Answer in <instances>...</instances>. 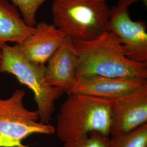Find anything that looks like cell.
I'll return each instance as SVG.
<instances>
[{
	"mask_svg": "<svg viewBox=\"0 0 147 147\" xmlns=\"http://www.w3.org/2000/svg\"><path fill=\"white\" fill-rule=\"evenodd\" d=\"M73 41L78 55L77 77L96 75L147 79V63L128 58L124 47L114 33L106 31L93 39Z\"/></svg>",
	"mask_w": 147,
	"mask_h": 147,
	"instance_id": "cell-1",
	"label": "cell"
},
{
	"mask_svg": "<svg viewBox=\"0 0 147 147\" xmlns=\"http://www.w3.org/2000/svg\"><path fill=\"white\" fill-rule=\"evenodd\" d=\"M61 105L55 132L65 143L98 132L110 137L111 100L88 95L71 93Z\"/></svg>",
	"mask_w": 147,
	"mask_h": 147,
	"instance_id": "cell-2",
	"label": "cell"
},
{
	"mask_svg": "<svg viewBox=\"0 0 147 147\" xmlns=\"http://www.w3.org/2000/svg\"><path fill=\"white\" fill-rule=\"evenodd\" d=\"M53 25L75 40H88L107 31L111 8L106 0H53Z\"/></svg>",
	"mask_w": 147,
	"mask_h": 147,
	"instance_id": "cell-3",
	"label": "cell"
},
{
	"mask_svg": "<svg viewBox=\"0 0 147 147\" xmlns=\"http://www.w3.org/2000/svg\"><path fill=\"white\" fill-rule=\"evenodd\" d=\"M0 73L12 74L21 84L31 90L37 104L39 121L49 124L55 110V102L64 92L48 84L46 80V65L27 59L17 44L11 46L3 44L0 47Z\"/></svg>",
	"mask_w": 147,
	"mask_h": 147,
	"instance_id": "cell-4",
	"label": "cell"
},
{
	"mask_svg": "<svg viewBox=\"0 0 147 147\" xmlns=\"http://www.w3.org/2000/svg\"><path fill=\"white\" fill-rule=\"evenodd\" d=\"M25 91L17 89L10 98H0V147H27L22 142L32 134L53 135L55 128L39 121L37 110L24 106Z\"/></svg>",
	"mask_w": 147,
	"mask_h": 147,
	"instance_id": "cell-5",
	"label": "cell"
},
{
	"mask_svg": "<svg viewBox=\"0 0 147 147\" xmlns=\"http://www.w3.org/2000/svg\"><path fill=\"white\" fill-rule=\"evenodd\" d=\"M147 30L144 21L132 20L128 9L116 5L111 8L107 31L112 32L118 37L128 58L138 62L147 63Z\"/></svg>",
	"mask_w": 147,
	"mask_h": 147,
	"instance_id": "cell-6",
	"label": "cell"
},
{
	"mask_svg": "<svg viewBox=\"0 0 147 147\" xmlns=\"http://www.w3.org/2000/svg\"><path fill=\"white\" fill-rule=\"evenodd\" d=\"M111 102L110 136L127 133L147 124V84Z\"/></svg>",
	"mask_w": 147,
	"mask_h": 147,
	"instance_id": "cell-7",
	"label": "cell"
},
{
	"mask_svg": "<svg viewBox=\"0 0 147 147\" xmlns=\"http://www.w3.org/2000/svg\"><path fill=\"white\" fill-rule=\"evenodd\" d=\"M147 84V79L140 78L81 76L76 78L70 94L80 93L114 100L129 94Z\"/></svg>",
	"mask_w": 147,
	"mask_h": 147,
	"instance_id": "cell-8",
	"label": "cell"
},
{
	"mask_svg": "<svg viewBox=\"0 0 147 147\" xmlns=\"http://www.w3.org/2000/svg\"><path fill=\"white\" fill-rule=\"evenodd\" d=\"M67 36L53 24L42 21L33 32L18 45L22 55L32 62L45 65Z\"/></svg>",
	"mask_w": 147,
	"mask_h": 147,
	"instance_id": "cell-9",
	"label": "cell"
},
{
	"mask_svg": "<svg viewBox=\"0 0 147 147\" xmlns=\"http://www.w3.org/2000/svg\"><path fill=\"white\" fill-rule=\"evenodd\" d=\"M47 63L46 80L48 84L69 94L76 80L78 65V55L72 38L66 36Z\"/></svg>",
	"mask_w": 147,
	"mask_h": 147,
	"instance_id": "cell-10",
	"label": "cell"
},
{
	"mask_svg": "<svg viewBox=\"0 0 147 147\" xmlns=\"http://www.w3.org/2000/svg\"><path fill=\"white\" fill-rule=\"evenodd\" d=\"M34 28L24 21L16 5L0 0V47L8 42L20 44Z\"/></svg>",
	"mask_w": 147,
	"mask_h": 147,
	"instance_id": "cell-11",
	"label": "cell"
},
{
	"mask_svg": "<svg viewBox=\"0 0 147 147\" xmlns=\"http://www.w3.org/2000/svg\"><path fill=\"white\" fill-rule=\"evenodd\" d=\"M109 147H147V124L127 133L111 136Z\"/></svg>",
	"mask_w": 147,
	"mask_h": 147,
	"instance_id": "cell-12",
	"label": "cell"
},
{
	"mask_svg": "<svg viewBox=\"0 0 147 147\" xmlns=\"http://www.w3.org/2000/svg\"><path fill=\"white\" fill-rule=\"evenodd\" d=\"M18 8L21 16L27 25H36V14L39 7L47 0H11Z\"/></svg>",
	"mask_w": 147,
	"mask_h": 147,
	"instance_id": "cell-13",
	"label": "cell"
},
{
	"mask_svg": "<svg viewBox=\"0 0 147 147\" xmlns=\"http://www.w3.org/2000/svg\"><path fill=\"white\" fill-rule=\"evenodd\" d=\"M109 138L99 132H93L81 139L64 143L63 147H109Z\"/></svg>",
	"mask_w": 147,
	"mask_h": 147,
	"instance_id": "cell-14",
	"label": "cell"
},
{
	"mask_svg": "<svg viewBox=\"0 0 147 147\" xmlns=\"http://www.w3.org/2000/svg\"><path fill=\"white\" fill-rule=\"evenodd\" d=\"M141 1L146 6L147 5V0H117V3L116 5L123 9H128V7L132 3Z\"/></svg>",
	"mask_w": 147,
	"mask_h": 147,
	"instance_id": "cell-15",
	"label": "cell"
},
{
	"mask_svg": "<svg viewBox=\"0 0 147 147\" xmlns=\"http://www.w3.org/2000/svg\"><path fill=\"white\" fill-rule=\"evenodd\" d=\"M1 51H0V63H1Z\"/></svg>",
	"mask_w": 147,
	"mask_h": 147,
	"instance_id": "cell-16",
	"label": "cell"
}]
</instances>
